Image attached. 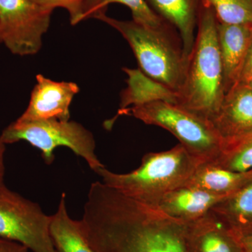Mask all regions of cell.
Masks as SVG:
<instances>
[{"instance_id":"1","label":"cell","mask_w":252,"mask_h":252,"mask_svg":"<svg viewBox=\"0 0 252 252\" xmlns=\"http://www.w3.org/2000/svg\"><path fill=\"white\" fill-rule=\"evenodd\" d=\"M96 252H187V223L101 182L91 185L80 220Z\"/></svg>"},{"instance_id":"2","label":"cell","mask_w":252,"mask_h":252,"mask_svg":"<svg viewBox=\"0 0 252 252\" xmlns=\"http://www.w3.org/2000/svg\"><path fill=\"white\" fill-rule=\"evenodd\" d=\"M217 26L213 10L202 2L197 35L176 103L211 124L225 94Z\"/></svg>"},{"instance_id":"3","label":"cell","mask_w":252,"mask_h":252,"mask_svg":"<svg viewBox=\"0 0 252 252\" xmlns=\"http://www.w3.org/2000/svg\"><path fill=\"white\" fill-rule=\"evenodd\" d=\"M200 162L179 144L169 150L148 153L133 171L118 174L101 167L95 172L102 182L118 192L155 207L162 195L187 185Z\"/></svg>"},{"instance_id":"4","label":"cell","mask_w":252,"mask_h":252,"mask_svg":"<svg viewBox=\"0 0 252 252\" xmlns=\"http://www.w3.org/2000/svg\"><path fill=\"white\" fill-rule=\"evenodd\" d=\"M97 20L119 32L135 54L139 69L149 77L176 93L185 77L187 61L177 31L167 23L160 28L144 26L135 21H121L102 15Z\"/></svg>"},{"instance_id":"5","label":"cell","mask_w":252,"mask_h":252,"mask_svg":"<svg viewBox=\"0 0 252 252\" xmlns=\"http://www.w3.org/2000/svg\"><path fill=\"white\" fill-rule=\"evenodd\" d=\"M118 115L169 131L201 164L211 163L220 153L221 140L212 124L177 104L158 101L119 110Z\"/></svg>"},{"instance_id":"6","label":"cell","mask_w":252,"mask_h":252,"mask_svg":"<svg viewBox=\"0 0 252 252\" xmlns=\"http://www.w3.org/2000/svg\"><path fill=\"white\" fill-rule=\"evenodd\" d=\"M0 140L5 144L26 141L40 150L45 163L55 160V149L67 147L86 160L94 172L104 167L95 154V140L91 131L79 123L59 119L23 122L16 120L3 130Z\"/></svg>"},{"instance_id":"7","label":"cell","mask_w":252,"mask_h":252,"mask_svg":"<svg viewBox=\"0 0 252 252\" xmlns=\"http://www.w3.org/2000/svg\"><path fill=\"white\" fill-rule=\"evenodd\" d=\"M51 220L37 203L0 182V238L22 244L32 252H56Z\"/></svg>"},{"instance_id":"8","label":"cell","mask_w":252,"mask_h":252,"mask_svg":"<svg viewBox=\"0 0 252 252\" xmlns=\"http://www.w3.org/2000/svg\"><path fill=\"white\" fill-rule=\"evenodd\" d=\"M52 13L32 0H0L3 44L16 56L37 54L51 24Z\"/></svg>"},{"instance_id":"9","label":"cell","mask_w":252,"mask_h":252,"mask_svg":"<svg viewBox=\"0 0 252 252\" xmlns=\"http://www.w3.org/2000/svg\"><path fill=\"white\" fill-rule=\"evenodd\" d=\"M36 80L28 107L17 120H69V107L80 91L79 86L74 82L54 81L42 74H37Z\"/></svg>"},{"instance_id":"10","label":"cell","mask_w":252,"mask_h":252,"mask_svg":"<svg viewBox=\"0 0 252 252\" xmlns=\"http://www.w3.org/2000/svg\"><path fill=\"white\" fill-rule=\"evenodd\" d=\"M212 125L220 140L252 132V87L238 82L225 94Z\"/></svg>"},{"instance_id":"11","label":"cell","mask_w":252,"mask_h":252,"mask_svg":"<svg viewBox=\"0 0 252 252\" xmlns=\"http://www.w3.org/2000/svg\"><path fill=\"white\" fill-rule=\"evenodd\" d=\"M225 94L240 81L252 41V27L217 22Z\"/></svg>"},{"instance_id":"12","label":"cell","mask_w":252,"mask_h":252,"mask_svg":"<svg viewBox=\"0 0 252 252\" xmlns=\"http://www.w3.org/2000/svg\"><path fill=\"white\" fill-rule=\"evenodd\" d=\"M187 252H243L229 227L215 212L187 223Z\"/></svg>"},{"instance_id":"13","label":"cell","mask_w":252,"mask_h":252,"mask_svg":"<svg viewBox=\"0 0 252 252\" xmlns=\"http://www.w3.org/2000/svg\"><path fill=\"white\" fill-rule=\"evenodd\" d=\"M230 195L183 186L162 195L155 207L169 216L188 223L206 215L217 204Z\"/></svg>"},{"instance_id":"14","label":"cell","mask_w":252,"mask_h":252,"mask_svg":"<svg viewBox=\"0 0 252 252\" xmlns=\"http://www.w3.org/2000/svg\"><path fill=\"white\" fill-rule=\"evenodd\" d=\"M154 12L178 31L186 61L193 49L202 0H146Z\"/></svg>"},{"instance_id":"15","label":"cell","mask_w":252,"mask_h":252,"mask_svg":"<svg viewBox=\"0 0 252 252\" xmlns=\"http://www.w3.org/2000/svg\"><path fill=\"white\" fill-rule=\"evenodd\" d=\"M127 74V87L121 94L120 109L144 105L151 102L177 103V94L144 74L140 69L123 68Z\"/></svg>"},{"instance_id":"16","label":"cell","mask_w":252,"mask_h":252,"mask_svg":"<svg viewBox=\"0 0 252 252\" xmlns=\"http://www.w3.org/2000/svg\"><path fill=\"white\" fill-rule=\"evenodd\" d=\"M50 234L56 252H96L86 238L80 220L68 214L65 193L61 195L57 211L51 215Z\"/></svg>"},{"instance_id":"17","label":"cell","mask_w":252,"mask_h":252,"mask_svg":"<svg viewBox=\"0 0 252 252\" xmlns=\"http://www.w3.org/2000/svg\"><path fill=\"white\" fill-rule=\"evenodd\" d=\"M252 182V169L234 172L210 163L199 165L187 185L222 195H232Z\"/></svg>"},{"instance_id":"18","label":"cell","mask_w":252,"mask_h":252,"mask_svg":"<svg viewBox=\"0 0 252 252\" xmlns=\"http://www.w3.org/2000/svg\"><path fill=\"white\" fill-rule=\"evenodd\" d=\"M212 211L233 231L252 230V182L217 204Z\"/></svg>"},{"instance_id":"19","label":"cell","mask_w":252,"mask_h":252,"mask_svg":"<svg viewBox=\"0 0 252 252\" xmlns=\"http://www.w3.org/2000/svg\"><path fill=\"white\" fill-rule=\"evenodd\" d=\"M211 165L234 172L252 169V132L222 140L220 153Z\"/></svg>"},{"instance_id":"20","label":"cell","mask_w":252,"mask_h":252,"mask_svg":"<svg viewBox=\"0 0 252 252\" xmlns=\"http://www.w3.org/2000/svg\"><path fill=\"white\" fill-rule=\"evenodd\" d=\"M211 7L217 22L252 27V0H202Z\"/></svg>"},{"instance_id":"21","label":"cell","mask_w":252,"mask_h":252,"mask_svg":"<svg viewBox=\"0 0 252 252\" xmlns=\"http://www.w3.org/2000/svg\"><path fill=\"white\" fill-rule=\"evenodd\" d=\"M114 3L124 4L128 7L132 13V20L144 26L160 28L167 23L151 9L146 0H102L99 5L98 16L95 19L106 14L109 5Z\"/></svg>"},{"instance_id":"22","label":"cell","mask_w":252,"mask_h":252,"mask_svg":"<svg viewBox=\"0 0 252 252\" xmlns=\"http://www.w3.org/2000/svg\"><path fill=\"white\" fill-rule=\"evenodd\" d=\"M41 7L54 11L56 8L67 11L72 26L83 21L86 0H32Z\"/></svg>"},{"instance_id":"23","label":"cell","mask_w":252,"mask_h":252,"mask_svg":"<svg viewBox=\"0 0 252 252\" xmlns=\"http://www.w3.org/2000/svg\"><path fill=\"white\" fill-rule=\"evenodd\" d=\"M231 230L243 252H252V230L238 232Z\"/></svg>"},{"instance_id":"24","label":"cell","mask_w":252,"mask_h":252,"mask_svg":"<svg viewBox=\"0 0 252 252\" xmlns=\"http://www.w3.org/2000/svg\"><path fill=\"white\" fill-rule=\"evenodd\" d=\"M29 250L22 244L0 238V252H28Z\"/></svg>"},{"instance_id":"25","label":"cell","mask_w":252,"mask_h":252,"mask_svg":"<svg viewBox=\"0 0 252 252\" xmlns=\"http://www.w3.org/2000/svg\"><path fill=\"white\" fill-rule=\"evenodd\" d=\"M102 0H86L83 21L89 18H95L99 14V5Z\"/></svg>"},{"instance_id":"26","label":"cell","mask_w":252,"mask_h":252,"mask_svg":"<svg viewBox=\"0 0 252 252\" xmlns=\"http://www.w3.org/2000/svg\"><path fill=\"white\" fill-rule=\"evenodd\" d=\"M252 79V41L251 45H250V50H249L248 57H247L246 62L244 66L243 73H242L241 77H240L239 82L246 83L250 84Z\"/></svg>"},{"instance_id":"27","label":"cell","mask_w":252,"mask_h":252,"mask_svg":"<svg viewBox=\"0 0 252 252\" xmlns=\"http://www.w3.org/2000/svg\"><path fill=\"white\" fill-rule=\"evenodd\" d=\"M6 144L0 140V182H4L5 174L4 154Z\"/></svg>"},{"instance_id":"28","label":"cell","mask_w":252,"mask_h":252,"mask_svg":"<svg viewBox=\"0 0 252 252\" xmlns=\"http://www.w3.org/2000/svg\"><path fill=\"white\" fill-rule=\"evenodd\" d=\"M2 44V36H1V28H0V44Z\"/></svg>"},{"instance_id":"29","label":"cell","mask_w":252,"mask_h":252,"mask_svg":"<svg viewBox=\"0 0 252 252\" xmlns=\"http://www.w3.org/2000/svg\"><path fill=\"white\" fill-rule=\"evenodd\" d=\"M250 85H251V86L252 87V79L251 81H250Z\"/></svg>"}]
</instances>
